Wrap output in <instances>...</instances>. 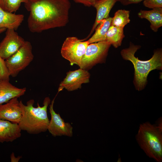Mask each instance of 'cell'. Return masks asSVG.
<instances>
[{
    "label": "cell",
    "mask_w": 162,
    "mask_h": 162,
    "mask_svg": "<svg viewBox=\"0 0 162 162\" xmlns=\"http://www.w3.org/2000/svg\"><path fill=\"white\" fill-rule=\"evenodd\" d=\"M26 88H20L13 85L9 80H0V105L15 97L23 95Z\"/></svg>",
    "instance_id": "14"
},
{
    "label": "cell",
    "mask_w": 162,
    "mask_h": 162,
    "mask_svg": "<svg viewBox=\"0 0 162 162\" xmlns=\"http://www.w3.org/2000/svg\"><path fill=\"white\" fill-rule=\"evenodd\" d=\"M75 2L81 4L84 6L90 7L93 6L96 0H73Z\"/></svg>",
    "instance_id": "23"
},
{
    "label": "cell",
    "mask_w": 162,
    "mask_h": 162,
    "mask_svg": "<svg viewBox=\"0 0 162 162\" xmlns=\"http://www.w3.org/2000/svg\"><path fill=\"white\" fill-rule=\"evenodd\" d=\"M136 140L147 156L158 162L162 161V130L146 122L140 124Z\"/></svg>",
    "instance_id": "4"
},
{
    "label": "cell",
    "mask_w": 162,
    "mask_h": 162,
    "mask_svg": "<svg viewBox=\"0 0 162 162\" xmlns=\"http://www.w3.org/2000/svg\"><path fill=\"white\" fill-rule=\"evenodd\" d=\"M24 6L29 12L28 26L32 33L64 27L69 22V0H28Z\"/></svg>",
    "instance_id": "1"
},
{
    "label": "cell",
    "mask_w": 162,
    "mask_h": 162,
    "mask_svg": "<svg viewBox=\"0 0 162 162\" xmlns=\"http://www.w3.org/2000/svg\"><path fill=\"white\" fill-rule=\"evenodd\" d=\"M15 31L7 29L5 36L0 43V56L4 60L15 53L25 42Z\"/></svg>",
    "instance_id": "8"
},
{
    "label": "cell",
    "mask_w": 162,
    "mask_h": 162,
    "mask_svg": "<svg viewBox=\"0 0 162 162\" xmlns=\"http://www.w3.org/2000/svg\"><path fill=\"white\" fill-rule=\"evenodd\" d=\"M143 4L145 7L152 9L162 8V0H143Z\"/></svg>",
    "instance_id": "22"
},
{
    "label": "cell",
    "mask_w": 162,
    "mask_h": 162,
    "mask_svg": "<svg viewBox=\"0 0 162 162\" xmlns=\"http://www.w3.org/2000/svg\"><path fill=\"white\" fill-rule=\"evenodd\" d=\"M6 29L5 28H0V34L4 32Z\"/></svg>",
    "instance_id": "26"
},
{
    "label": "cell",
    "mask_w": 162,
    "mask_h": 162,
    "mask_svg": "<svg viewBox=\"0 0 162 162\" xmlns=\"http://www.w3.org/2000/svg\"><path fill=\"white\" fill-rule=\"evenodd\" d=\"M124 37L123 28L110 26L106 33V40L117 48L121 45Z\"/></svg>",
    "instance_id": "18"
},
{
    "label": "cell",
    "mask_w": 162,
    "mask_h": 162,
    "mask_svg": "<svg viewBox=\"0 0 162 162\" xmlns=\"http://www.w3.org/2000/svg\"><path fill=\"white\" fill-rule=\"evenodd\" d=\"M139 17L145 19L150 23L151 29L157 32L162 26V8H158L149 10H141L138 14Z\"/></svg>",
    "instance_id": "16"
},
{
    "label": "cell",
    "mask_w": 162,
    "mask_h": 162,
    "mask_svg": "<svg viewBox=\"0 0 162 162\" xmlns=\"http://www.w3.org/2000/svg\"><path fill=\"white\" fill-rule=\"evenodd\" d=\"M18 98L10 100L4 104L0 105V119L18 124L22 116L20 102Z\"/></svg>",
    "instance_id": "11"
},
{
    "label": "cell",
    "mask_w": 162,
    "mask_h": 162,
    "mask_svg": "<svg viewBox=\"0 0 162 162\" xmlns=\"http://www.w3.org/2000/svg\"><path fill=\"white\" fill-rule=\"evenodd\" d=\"M18 124L0 119V143L12 142L21 136Z\"/></svg>",
    "instance_id": "13"
},
{
    "label": "cell",
    "mask_w": 162,
    "mask_h": 162,
    "mask_svg": "<svg viewBox=\"0 0 162 162\" xmlns=\"http://www.w3.org/2000/svg\"><path fill=\"white\" fill-rule=\"evenodd\" d=\"M34 57L31 43L25 41L24 44L15 53L5 60L10 76L16 77L29 64Z\"/></svg>",
    "instance_id": "5"
},
{
    "label": "cell",
    "mask_w": 162,
    "mask_h": 162,
    "mask_svg": "<svg viewBox=\"0 0 162 162\" xmlns=\"http://www.w3.org/2000/svg\"><path fill=\"white\" fill-rule=\"evenodd\" d=\"M130 11L128 10L120 9L117 10L112 17L111 26L124 28L130 22Z\"/></svg>",
    "instance_id": "19"
},
{
    "label": "cell",
    "mask_w": 162,
    "mask_h": 162,
    "mask_svg": "<svg viewBox=\"0 0 162 162\" xmlns=\"http://www.w3.org/2000/svg\"><path fill=\"white\" fill-rule=\"evenodd\" d=\"M24 19L22 14H15L5 11L0 7V28L16 30Z\"/></svg>",
    "instance_id": "15"
},
{
    "label": "cell",
    "mask_w": 162,
    "mask_h": 162,
    "mask_svg": "<svg viewBox=\"0 0 162 162\" xmlns=\"http://www.w3.org/2000/svg\"><path fill=\"white\" fill-rule=\"evenodd\" d=\"M90 75L86 70L80 68L67 73L66 77L60 83L58 93L65 88L69 91L80 88L83 83L89 82Z\"/></svg>",
    "instance_id": "9"
},
{
    "label": "cell",
    "mask_w": 162,
    "mask_h": 162,
    "mask_svg": "<svg viewBox=\"0 0 162 162\" xmlns=\"http://www.w3.org/2000/svg\"><path fill=\"white\" fill-rule=\"evenodd\" d=\"M10 76L5 60L0 56V80H9Z\"/></svg>",
    "instance_id": "21"
},
{
    "label": "cell",
    "mask_w": 162,
    "mask_h": 162,
    "mask_svg": "<svg viewBox=\"0 0 162 162\" xmlns=\"http://www.w3.org/2000/svg\"><path fill=\"white\" fill-rule=\"evenodd\" d=\"M112 19V17L109 16L100 21L95 29L94 34L87 40L88 44L106 40V33L111 26Z\"/></svg>",
    "instance_id": "17"
},
{
    "label": "cell",
    "mask_w": 162,
    "mask_h": 162,
    "mask_svg": "<svg viewBox=\"0 0 162 162\" xmlns=\"http://www.w3.org/2000/svg\"><path fill=\"white\" fill-rule=\"evenodd\" d=\"M56 96L50 105L49 109L51 118L47 130L54 136H65L72 137L73 136L72 126L70 123L65 122L59 114L57 113L54 110L53 104Z\"/></svg>",
    "instance_id": "10"
},
{
    "label": "cell",
    "mask_w": 162,
    "mask_h": 162,
    "mask_svg": "<svg viewBox=\"0 0 162 162\" xmlns=\"http://www.w3.org/2000/svg\"><path fill=\"white\" fill-rule=\"evenodd\" d=\"M20 102L22 116L18 124L21 130L31 134H38L47 130L50 120L47 108L50 103V98H44L42 106L38 103L37 107H34V101L33 99L28 100L26 105L22 101Z\"/></svg>",
    "instance_id": "3"
},
{
    "label": "cell",
    "mask_w": 162,
    "mask_h": 162,
    "mask_svg": "<svg viewBox=\"0 0 162 162\" xmlns=\"http://www.w3.org/2000/svg\"><path fill=\"white\" fill-rule=\"evenodd\" d=\"M116 2L117 0H96L93 6L97 12L95 22L88 36L82 40H85L90 36L101 21L109 17L110 12Z\"/></svg>",
    "instance_id": "12"
},
{
    "label": "cell",
    "mask_w": 162,
    "mask_h": 162,
    "mask_svg": "<svg viewBox=\"0 0 162 162\" xmlns=\"http://www.w3.org/2000/svg\"><path fill=\"white\" fill-rule=\"evenodd\" d=\"M20 158V157H19L17 158L15 157L14 153H12L10 156L11 162H18Z\"/></svg>",
    "instance_id": "25"
},
{
    "label": "cell",
    "mask_w": 162,
    "mask_h": 162,
    "mask_svg": "<svg viewBox=\"0 0 162 162\" xmlns=\"http://www.w3.org/2000/svg\"><path fill=\"white\" fill-rule=\"evenodd\" d=\"M111 44L106 40L88 45L82 59L80 68L87 70L105 62Z\"/></svg>",
    "instance_id": "6"
},
{
    "label": "cell",
    "mask_w": 162,
    "mask_h": 162,
    "mask_svg": "<svg viewBox=\"0 0 162 162\" xmlns=\"http://www.w3.org/2000/svg\"><path fill=\"white\" fill-rule=\"evenodd\" d=\"M143 0H117V2H120L122 4L126 6L131 4L138 3Z\"/></svg>",
    "instance_id": "24"
},
{
    "label": "cell",
    "mask_w": 162,
    "mask_h": 162,
    "mask_svg": "<svg viewBox=\"0 0 162 162\" xmlns=\"http://www.w3.org/2000/svg\"><path fill=\"white\" fill-rule=\"evenodd\" d=\"M88 44L87 40H82L75 37H67L61 50L62 56L70 62L80 67L82 57Z\"/></svg>",
    "instance_id": "7"
},
{
    "label": "cell",
    "mask_w": 162,
    "mask_h": 162,
    "mask_svg": "<svg viewBox=\"0 0 162 162\" xmlns=\"http://www.w3.org/2000/svg\"><path fill=\"white\" fill-rule=\"evenodd\" d=\"M141 46L131 42L129 47L122 50L121 54L123 58L130 61L133 64L134 73V83L136 90L140 91L145 87L147 82V77L150 72L155 69L162 70V50L158 49L154 51L149 59L142 61L136 57L135 54Z\"/></svg>",
    "instance_id": "2"
},
{
    "label": "cell",
    "mask_w": 162,
    "mask_h": 162,
    "mask_svg": "<svg viewBox=\"0 0 162 162\" xmlns=\"http://www.w3.org/2000/svg\"><path fill=\"white\" fill-rule=\"evenodd\" d=\"M28 0H0V7L4 10L13 13L16 11L22 3H26Z\"/></svg>",
    "instance_id": "20"
}]
</instances>
